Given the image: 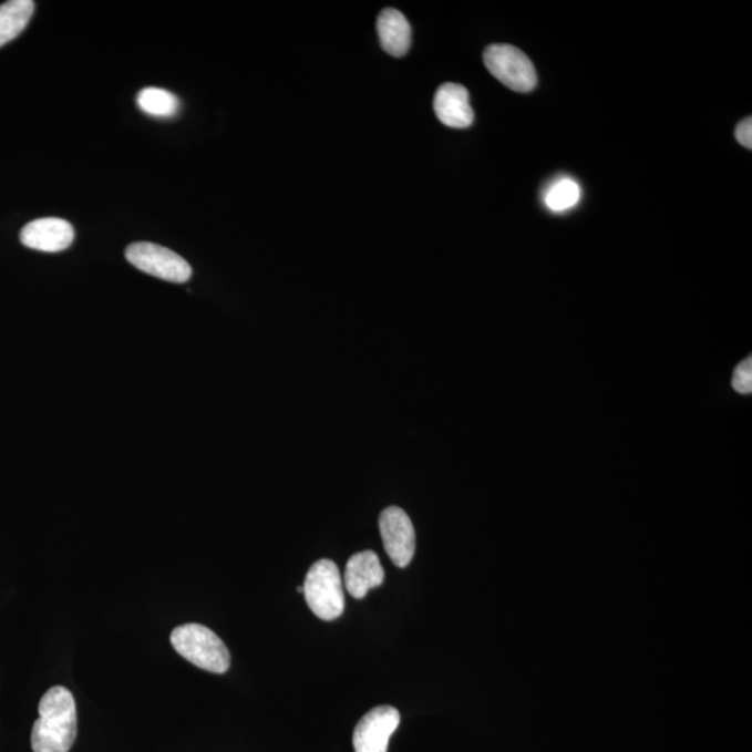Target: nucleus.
<instances>
[{"mask_svg":"<svg viewBox=\"0 0 752 752\" xmlns=\"http://www.w3.org/2000/svg\"><path fill=\"white\" fill-rule=\"evenodd\" d=\"M40 718L31 733L34 752H69L78 735V710L72 692L56 686L45 692L38 705Z\"/></svg>","mask_w":752,"mask_h":752,"instance_id":"obj_1","label":"nucleus"},{"mask_svg":"<svg viewBox=\"0 0 752 752\" xmlns=\"http://www.w3.org/2000/svg\"><path fill=\"white\" fill-rule=\"evenodd\" d=\"M171 642L176 652L194 667L218 674L230 668L229 649L208 627L197 624L178 626L172 631Z\"/></svg>","mask_w":752,"mask_h":752,"instance_id":"obj_2","label":"nucleus"},{"mask_svg":"<svg viewBox=\"0 0 752 752\" xmlns=\"http://www.w3.org/2000/svg\"><path fill=\"white\" fill-rule=\"evenodd\" d=\"M308 608L325 621L340 618L344 610V589L337 563L321 559L310 567L302 586Z\"/></svg>","mask_w":752,"mask_h":752,"instance_id":"obj_3","label":"nucleus"},{"mask_svg":"<svg viewBox=\"0 0 752 752\" xmlns=\"http://www.w3.org/2000/svg\"><path fill=\"white\" fill-rule=\"evenodd\" d=\"M484 62L490 73L517 92H529L537 86V72L529 58L512 45H491L484 53Z\"/></svg>","mask_w":752,"mask_h":752,"instance_id":"obj_4","label":"nucleus"},{"mask_svg":"<svg viewBox=\"0 0 752 752\" xmlns=\"http://www.w3.org/2000/svg\"><path fill=\"white\" fill-rule=\"evenodd\" d=\"M126 258L143 272L173 284H186L192 278L193 270L186 259L153 243H134L127 247Z\"/></svg>","mask_w":752,"mask_h":752,"instance_id":"obj_5","label":"nucleus"},{"mask_svg":"<svg viewBox=\"0 0 752 752\" xmlns=\"http://www.w3.org/2000/svg\"><path fill=\"white\" fill-rule=\"evenodd\" d=\"M380 529L388 556L404 569L415 554V532L408 513L396 506L385 508L380 516Z\"/></svg>","mask_w":752,"mask_h":752,"instance_id":"obj_6","label":"nucleus"},{"mask_svg":"<svg viewBox=\"0 0 752 752\" xmlns=\"http://www.w3.org/2000/svg\"><path fill=\"white\" fill-rule=\"evenodd\" d=\"M400 724V712L391 705H381L367 712L357 723L353 733L356 752H388L389 740Z\"/></svg>","mask_w":752,"mask_h":752,"instance_id":"obj_7","label":"nucleus"},{"mask_svg":"<svg viewBox=\"0 0 752 752\" xmlns=\"http://www.w3.org/2000/svg\"><path fill=\"white\" fill-rule=\"evenodd\" d=\"M20 240L25 247L42 253L64 251L73 245L74 229L68 220L61 218H42L30 222L20 233Z\"/></svg>","mask_w":752,"mask_h":752,"instance_id":"obj_8","label":"nucleus"},{"mask_svg":"<svg viewBox=\"0 0 752 752\" xmlns=\"http://www.w3.org/2000/svg\"><path fill=\"white\" fill-rule=\"evenodd\" d=\"M383 580L385 571L375 552H359L346 565L344 586L356 599H362L370 589L381 587Z\"/></svg>","mask_w":752,"mask_h":752,"instance_id":"obj_9","label":"nucleus"},{"mask_svg":"<svg viewBox=\"0 0 752 752\" xmlns=\"http://www.w3.org/2000/svg\"><path fill=\"white\" fill-rule=\"evenodd\" d=\"M434 111L437 119L451 128H468L474 123V111L465 86L445 83L436 91Z\"/></svg>","mask_w":752,"mask_h":752,"instance_id":"obj_10","label":"nucleus"},{"mask_svg":"<svg viewBox=\"0 0 752 752\" xmlns=\"http://www.w3.org/2000/svg\"><path fill=\"white\" fill-rule=\"evenodd\" d=\"M383 51L394 58H402L411 45V27L408 19L396 9H385L377 21Z\"/></svg>","mask_w":752,"mask_h":752,"instance_id":"obj_11","label":"nucleus"},{"mask_svg":"<svg viewBox=\"0 0 752 752\" xmlns=\"http://www.w3.org/2000/svg\"><path fill=\"white\" fill-rule=\"evenodd\" d=\"M32 0H12L0 7V48L18 38L34 14Z\"/></svg>","mask_w":752,"mask_h":752,"instance_id":"obj_12","label":"nucleus"},{"mask_svg":"<svg viewBox=\"0 0 752 752\" xmlns=\"http://www.w3.org/2000/svg\"><path fill=\"white\" fill-rule=\"evenodd\" d=\"M137 104L141 111L155 117H172L176 116L181 110V102L172 92L154 89H144L137 96Z\"/></svg>","mask_w":752,"mask_h":752,"instance_id":"obj_13","label":"nucleus"},{"mask_svg":"<svg viewBox=\"0 0 752 752\" xmlns=\"http://www.w3.org/2000/svg\"><path fill=\"white\" fill-rule=\"evenodd\" d=\"M581 198L580 184L570 177L557 178L546 188L544 202L555 213L575 208Z\"/></svg>","mask_w":752,"mask_h":752,"instance_id":"obj_14","label":"nucleus"},{"mask_svg":"<svg viewBox=\"0 0 752 752\" xmlns=\"http://www.w3.org/2000/svg\"><path fill=\"white\" fill-rule=\"evenodd\" d=\"M732 387L735 392L741 394H751L752 392V359H745L735 368Z\"/></svg>","mask_w":752,"mask_h":752,"instance_id":"obj_15","label":"nucleus"},{"mask_svg":"<svg viewBox=\"0 0 752 752\" xmlns=\"http://www.w3.org/2000/svg\"><path fill=\"white\" fill-rule=\"evenodd\" d=\"M735 138H738L739 143L743 145V147L751 150L752 148V121L751 117H745L744 121H741L739 123V126L735 127Z\"/></svg>","mask_w":752,"mask_h":752,"instance_id":"obj_16","label":"nucleus"}]
</instances>
